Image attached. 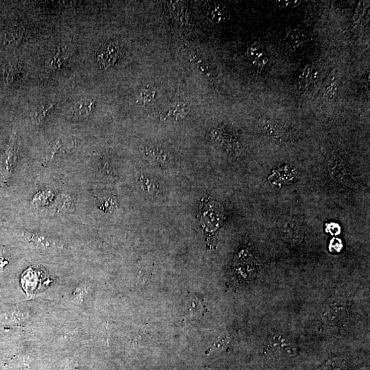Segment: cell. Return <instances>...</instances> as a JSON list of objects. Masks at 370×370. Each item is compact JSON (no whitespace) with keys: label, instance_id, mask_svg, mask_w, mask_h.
<instances>
[{"label":"cell","instance_id":"obj_7","mask_svg":"<svg viewBox=\"0 0 370 370\" xmlns=\"http://www.w3.org/2000/svg\"><path fill=\"white\" fill-rule=\"evenodd\" d=\"M95 107V102L91 99L81 100L76 104L73 109V115L75 118L85 119L88 118Z\"/></svg>","mask_w":370,"mask_h":370},{"label":"cell","instance_id":"obj_12","mask_svg":"<svg viewBox=\"0 0 370 370\" xmlns=\"http://www.w3.org/2000/svg\"><path fill=\"white\" fill-rule=\"evenodd\" d=\"M26 237L28 239L30 242L36 244V245H39V246H43L47 248V247H52L54 245L50 241L47 240L46 239L43 238L42 237L32 235L31 233H26Z\"/></svg>","mask_w":370,"mask_h":370},{"label":"cell","instance_id":"obj_10","mask_svg":"<svg viewBox=\"0 0 370 370\" xmlns=\"http://www.w3.org/2000/svg\"><path fill=\"white\" fill-rule=\"evenodd\" d=\"M345 363L341 358H335L324 364L318 370H344Z\"/></svg>","mask_w":370,"mask_h":370},{"label":"cell","instance_id":"obj_1","mask_svg":"<svg viewBox=\"0 0 370 370\" xmlns=\"http://www.w3.org/2000/svg\"><path fill=\"white\" fill-rule=\"evenodd\" d=\"M297 346L291 339L281 335L269 337L266 344V351L280 356H293L297 354Z\"/></svg>","mask_w":370,"mask_h":370},{"label":"cell","instance_id":"obj_2","mask_svg":"<svg viewBox=\"0 0 370 370\" xmlns=\"http://www.w3.org/2000/svg\"><path fill=\"white\" fill-rule=\"evenodd\" d=\"M347 315L346 305L340 300L333 299L328 302L322 311L323 320L328 324H339L344 320Z\"/></svg>","mask_w":370,"mask_h":370},{"label":"cell","instance_id":"obj_5","mask_svg":"<svg viewBox=\"0 0 370 370\" xmlns=\"http://www.w3.org/2000/svg\"><path fill=\"white\" fill-rule=\"evenodd\" d=\"M189 107L185 104L175 103L165 108L161 114V120L174 119L175 120L183 119L189 113Z\"/></svg>","mask_w":370,"mask_h":370},{"label":"cell","instance_id":"obj_4","mask_svg":"<svg viewBox=\"0 0 370 370\" xmlns=\"http://www.w3.org/2000/svg\"><path fill=\"white\" fill-rule=\"evenodd\" d=\"M204 9L206 18L215 24L226 22L231 16L229 8L222 2H208L205 4Z\"/></svg>","mask_w":370,"mask_h":370},{"label":"cell","instance_id":"obj_8","mask_svg":"<svg viewBox=\"0 0 370 370\" xmlns=\"http://www.w3.org/2000/svg\"><path fill=\"white\" fill-rule=\"evenodd\" d=\"M308 36L307 32L301 29L292 30L286 35L285 41L286 45L290 48L298 49L301 48L307 42Z\"/></svg>","mask_w":370,"mask_h":370},{"label":"cell","instance_id":"obj_3","mask_svg":"<svg viewBox=\"0 0 370 370\" xmlns=\"http://www.w3.org/2000/svg\"><path fill=\"white\" fill-rule=\"evenodd\" d=\"M118 48L113 43H106L99 48L96 54L97 62L101 69L111 67L118 60Z\"/></svg>","mask_w":370,"mask_h":370},{"label":"cell","instance_id":"obj_11","mask_svg":"<svg viewBox=\"0 0 370 370\" xmlns=\"http://www.w3.org/2000/svg\"><path fill=\"white\" fill-rule=\"evenodd\" d=\"M54 104H49L43 106L39 111L35 113V116L33 117V119H32L33 122L37 123V124L42 122L46 117L47 113L54 107Z\"/></svg>","mask_w":370,"mask_h":370},{"label":"cell","instance_id":"obj_15","mask_svg":"<svg viewBox=\"0 0 370 370\" xmlns=\"http://www.w3.org/2000/svg\"><path fill=\"white\" fill-rule=\"evenodd\" d=\"M155 96V92H150L149 90H145V92H143L141 94V97L143 98V103H145L146 102L151 101L154 98Z\"/></svg>","mask_w":370,"mask_h":370},{"label":"cell","instance_id":"obj_14","mask_svg":"<svg viewBox=\"0 0 370 370\" xmlns=\"http://www.w3.org/2000/svg\"><path fill=\"white\" fill-rule=\"evenodd\" d=\"M331 251L339 252L340 251L341 248H342V244L340 240L338 239H334L331 243V246H330Z\"/></svg>","mask_w":370,"mask_h":370},{"label":"cell","instance_id":"obj_6","mask_svg":"<svg viewBox=\"0 0 370 370\" xmlns=\"http://www.w3.org/2000/svg\"><path fill=\"white\" fill-rule=\"evenodd\" d=\"M247 54L252 63L255 64L258 67H264L268 62V58H267L266 53L259 43H256L250 45Z\"/></svg>","mask_w":370,"mask_h":370},{"label":"cell","instance_id":"obj_16","mask_svg":"<svg viewBox=\"0 0 370 370\" xmlns=\"http://www.w3.org/2000/svg\"><path fill=\"white\" fill-rule=\"evenodd\" d=\"M326 230H327L328 232L331 233L332 235H337L339 233V231H340L339 226L335 225H335H333V224L328 225Z\"/></svg>","mask_w":370,"mask_h":370},{"label":"cell","instance_id":"obj_9","mask_svg":"<svg viewBox=\"0 0 370 370\" xmlns=\"http://www.w3.org/2000/svg\"><path fill=\"white\" fill-rule=\"evenodd\" d=\"M326 90L328 99H333L337 92V79L336 74L331 73L326 83Z\"/></svg>","mask_w":370,"mask_h":370},{"label":"cell","instance_id":"obj_13","mask_svg":"<svg viewBox=\"0 0 370 370\" xmlns=\"http://www.w3.org/2000/svg\"><path fill=\"white\" fill-rule=\"evenodd\" d=\"M277 5L282 9H293L302 3L301 0H278Z\"/></svg>","mask_w":370,"mask_h":370}]
</instances>
